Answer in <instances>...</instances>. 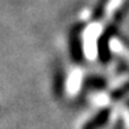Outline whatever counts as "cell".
Masks as SVG:
<instances>
[{"instance_id": "obj_1", "label": "cell", "mask_w": 129, "mask_h": 129, "mask_svg": "<svg viewBox=\"0 0 129 129\" xmlns=\"http://www.w3.org/2000/svg\"><path fill=\"white\" fill-rule=\"evenodd\" d=\"M107 116H108V113L105 112V111H103V112L99 113L92 121H90L87 125H84L83 129H98L99 126H102L104 122H105V120H107Z\"/></svg>"}, {"instance_id": "obj_2", "label": "cell", "mask_w": 129, "mask_h": 129, "mask_svg": "<svg viewBox=\"0 0 129 129\" xmlns=\"http://www.w3.org/2000/svg\"><path fill=\"white\" fill-rule=\"evenodd\" d=\"M113 44H115V50L117 53H120L121 55H124L126 57V59L129 61V46H126L124 42H121V41H113Z\"/></svg>"}]
</instances>
